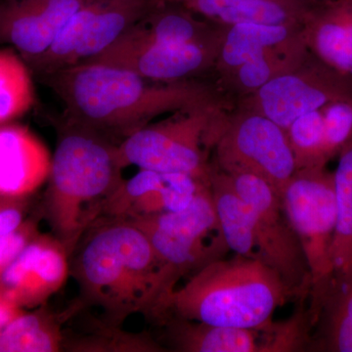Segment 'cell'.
Here are the masks:
<instances>
[{
  "label": "cell",
  "instance_id": "cell-30",
  "mask_svg": "<svg viewBox=\"0 0 352 352\" xmlns=\"http://www.w3.org/2000/svg\"><path fill=\"white\" fill-rule=\"evenodd\" d=\"M30 197L0 196V236L12 232L29 217Z\"/></svg>",
  "mask_w": 352,
  "mask_h": 352
},
{
  "label": "cell",
  "instance_id": "cell-8",
  "mask_svg": "<svg viewBox=\"0 0 352 352\" xmlns=\"http://www.w3.org/2000/svg\"><path fill=\"white\" fill-rule=\"evenodd\" d=\"M164 0H91L76 11L50 50L28 64L39 78L100 55Z\"/></svg>",
  "mask_w": 352,
  "mask_h": 352
},
{
  "label": "cell",
  "instance_id": "cell-25",
  "mask_svg": "<svg viewBox=\"0 0 352 352\" xmlns=\"http://www.w3.org/2000/svg\"><path fill=\"white\" fill-rule=\"evenodd\" d=\"M333 171L337 226L332 245L335 275L352 270V144L339 157Z\"/></svg>",
  "mask_w": 352,
  "mask_h": 352
},
{
  "label": "cell",
  "instance_id": "cell-23",
  "mask_svg": "<svg viewBox=\"0 0 352 352\" xmlns=\"http://www.w3.org/2000/svg\"><path fill=\"white\" fill-rule=\"evenodd\" d=\"M210 189L219 234L227 249L240 256L258 258L251 210L234 187L230 176L212 166Z\"/></svg>",
  "mask_w": 352,
  "mask_h": 352
},
{
  "label": "cell",
  "instance_id": "cell-6",
  "mask_svg": "<svg viewBox=\"0 0 352 352\" xmlns=\"http://www.w3.org/2000/svg\"><path fill=\"white\" fill-rule=\"evenodd\" d=\"M281 196L311 275L307 312L314 325L321 300L335 276L332 245L337 208L333 173L326 166L298 170Z\"/></svg>",
  "mask_w": 352,
  "mask_h": 352
},
{
  "label": "cell",
  "instance_id": "cell-14",
  "mask_svg": "<svg viewBox=\"0 0 352 352\" xmlns=\"http://www.w3.org/2000/svg\"><path fill=\"white\" fill-rule=\"evenodd\" d=\"M207 185L184 173L140 170L122 180L106 201L100 217L131 221L177 212L189 206Z\"/></svg>",
  "mask_w": 352,
  "mask_h": 352
},
{
  "label": "cell",
  "instance_id": "cell-32",
  "mask_svg": "<svg viewBox=\"0 0 352 352\" xmlns=\"http://www.w3.org/2000/svg\"><path fill=\"white\" fill-rule=\"evenodd\" d=\"M296 1L300 2V3L303 4V6L309 7L311 6H314V4L320 3V2L326 1V0H296Z\"/></svg>",
  "mask_w": 352,
  "mask_h": 352
},
{
  "label": "cell",
  "instance_id": "cell-9",
  "mask_svg": "<svg viewBox=\"0 0 352 352\" xmlns=\"http://www.w3.org/2000/svg\"><path fill=\"white\" fill-rule=\"evenodd\" d=\"M212 145L220 170L258 176L281 195L296 171L286 131L254 111L245 109L230 120H217Z\"/></svg>",
  "mask_w": 352,
  "mask_h": 352
},
{
  "label": "cell",
  "instance_id": "cell-19",
  "mask_svg": "<svg viewBox=\"0 0 352 352\" xmlns=\"http://www.w3.org/2000/svg\"><path fill=\"white\" fill-rule=\"evenodd\" d=\"M303 34L308 52L352 87V0L308 7Z\"/></svg>",
  "mask_w": 352,
  "mask_h": 352
},
{
  "label": "cell",
  "instance_id": "cell-24",
  "mask_svg": "<svg viewBox=\"0 0 352 352\" xmlns=\"http://www.w3.org/2000/svg\"><path fill=\"white\" fill-rule=\"evenodd\" d=\"M101 318L78 333H66L64 351L69 352H164L166 349L147 332L122 330Z\"/></svg>",
  "mask_w": 352,
  "mask_h": 352
},
{
  "label": "cell",
  "instance_id": "cell-16",
  "mask_svg": "<svg viewBox=\"0 0 352 352\" xmlns=\"http://www.w3.org/2000/svg\"><path fill=\"white\" fill-rule=\"evenodd\" d=\"M160 344L177 352H278L276 323L268 328L226 327L168 316Z\"/></svg>",
  "mask_w": 352,
  "mask_h": 352
},
{
  "label": "cell",
  "instance_id": "cell-17",
  "mask_svg": "<svg viewBox=\"0 0 352 352\" xmlns=\"http://www.w3.org/2000/svg\"><path fill=\"white\" fill-rule=\"evenodd\" d=\"M307 53L303 25L245 23L223 27L215 65L228 76L252 60Z\"/></svg>",
  "mask_w": 352,
  "mask_h": 352
},
{
  "label": "cell",
  "instance_id": "cell-5",
  "mask_svg": "<svg viewBox=\"0 0 352 352\" xmlns=\"http://www.w3.org/2000/svg\"><path fill=\"white\" fill-rule=\"evenodd\" d=\"M219 120L214 104L177 112L170 119L148 124L118 145L124 168L184 173L210 184L212 166L204 145L212 144V129Z\"/></svg>",
  "mask_w": 352,
  "mask_h": 352
},
{
  "label": "cell",
  "instance_id": "cell-29",
  "mask_svg": "<svg viewBox=\"0 0 352 352\" xmlns=\"http://www.w3.org/2000/svg\"><path fill=\"white\" fill-rule=\"evenodd\" d=\"M41 219L43 217L38 212L34 217H28L12 232L0 236V276L19 256L25 245L41 233Z\"/></svg>",
  "mask_w": 352,
  "mask_h": 352
},
{
  "label": "cell",
  "instance_id": "cell-18",
  "mask_svg": "<svg viewBox=\"0 0 352 352\" xmlns=\"http://www.w3.org/2000/svg\"><path fill=\"white\" fill-rule=\"evenodd\" d=\"M51 164L47 146L31 129L0 126V196L31 197L47 182Z\"/></svg>",
  "mask_w": 352,
  "mask_h": 352
},
{
  "label": "cell",
  "instance_id": "cell-28",
  "mask_svg": "<svg viewBox=\"0 0 352 352\" xmlns=\"http://www.w3.org/2000/svg\"><path fill=\"white\" fill-rule=\"evenodd\" d=\"M327 162L339 157L352 144V98L338 99L320 109Z\"/></svg>",
  "mask_w": 352,
  "mask_h": 352
},
{
  "label": "cell",
  "instance_id": "cell-20",
  "mask_svg": "<svg viewBox=\"0 0 352 352\" xmlns=\"http://www.w3.org/2000/svg\"><path fill=\"white\" fill-rule=\"evenodd\" d=\"M198 17L230 27L245 23L303 25L308 7L296 0H168Z\"/></svg>",
  "mask_w": 352,
  "mask_h": 352
},
{
  "label": "cell",
  "instance_id": "cell-3",
  "mask_svg": "<svg viewBox=\"0 0 352 352\" xmlns=\"http://www.w3.org/2000/svg\"><path fill=\"white\" fill-rule=\"evenodd\" d=\"M57 131L39 212L72 254L124 178L112 140L65 117Z\"/></svg>",
  "mask_w": 352,
  "mask_h": 352
},
{
  "label": "cell",
  "instance_id": "cell-26",
  "mask_svg": "<svg viewBox=\"0 0 352 352\" xmlns=\"http://www.w3.org/2000/svg\"><path fill=\"white\" fill-rule=\"evenodd\" d=\"M34 103L31 69L13 48H0V124L22 117Z\"/></svg>",
  "mask_w": 352,
  "mask_h": 352
},
{
  "label": "cell",
  "instance_id": "cell-7",
  "mask_svg": "<svg viewBox=\"0 0 352 352\" xmlns=\"http://www.w3.org/2000/svg\"><path fill=\"white\" fill-rule=\"evenodd\" d=\"M127 222L138 227L151 244L161 264L166 298L180 278L221 258L228 250L220 235L210 244L206 243L212 231L219 232L210 185L182 210Z\"/></svg>",
  "mask_w": 352,
  "mask_h": 352
},
{
  "label": "cell",
  "instance_id": "cell-13",
  "mask_svg": "<svg viewBox=\"0 0 352 352\" xmlns=\"http://www.w3.org/2000/svg\"><path fill=\"white\" fill-rule=\"evenodd\" d=\"M69 258L52 233H39L0 276V293L22 309L45 305L68 280Z\"/></svg>",
  "mask_w": 352,
  "mask_h": 352
},
{
  "label": "cell",
  "instance_id": "cell-11",
  "mask_svg": "<svg viewBox=\"0 0 352 352\" xmlns=\"http://www.w3.org/2000/svg\"><path fill=\"white\" fill-rule=\"evenodd\" d=\"M344 98H352L351 85L312 56L252 92L245 109L261 113L286 131L305 113Z\"/></svg>",
  "mask_w": 352,
  "mask_h": 352
},
{
  "label": "cell",
  "instance_id": "cell-21",
  "mask_svg": "<svg viewBox=\"0 0 352 352\" xmlns=\"http://www.w3.org/2000/svg\"><path fill=\"white\" fill-rule=\"evenodd\" d=\"M76 300L62 312H54L47 303L21 312L0 332V352L64 351V324L83 309Z\"/></svg>",
  "mask_w": 352,
  "mask_h": 352
},
{
  "label": "cell",
  "instance_id": "cell-22",
  "mask_svg": "<svg viewBox=\"0 0 352 352\" xmlns=\"http://www.w3.org/2000/svg\"><path fill=\"white\" fill-rule=\"evenodd\" d=\"M308 351L352 352V270L333 276L315 315Z\"/></svg>",
  "mask_w": 352,
  "mask_h": 352
},
{
  "label": "cell",
  "instance_id": "cell-1",
  "mask_svg": "<svg viewBox=\"0 0 352 352\" xmlns=\"http://www.w3.org/2000/svg\"><path fill=\"white\" fill-rule=\"evenodd\" d=\"M41 80L63 103L65 118L117 145L164 113L214 104L200 83L155 82L107 65L78 64Z\"/></svg>",
  "mask_w": 352,
  "mask_h": 352
},
{
  "label": "cell",
  "instance_id": "cell-2",
  "mask_svg": "<svg viewBox=\"0 0 352 352\" xmlns=\"http://www.w3.org/2000/svg\"><path fill=\"white\" fill-rule=\"evenodd\" d=\"M69 276L83 307L122 326L141 314L157 322L164 293L162 267L144 234L124 220L100 217L85 231L69 258Z\"/></svg>",
  "mask_w": 352,
  "mask_h": 352
},
{
  "label": "cell",
  "instance_id": "cell-31",
  "mask_svg": "<svg viewBox=\"0 0 352 352\" xmlns=\"http://www.w3.org/2000/svg\"><path fill=\"white\" fill-rule=\"evenodd\" d=\"M24 310L22 308L16 307L12 302H9L0 293V332L3 330V328L6 327L9 322L15 318L16 316H18Z\"/></svg>",
  "mask_w": 352,
  "mask_h": 352
},
{
  "label": "cell",
  "instance_id": "cell-27",
  "mask_svg": "<svg viewBox=\"0 0 352 352\" xmlns=\"http://www.w3.org/2000/svg\"><path fill=\"white\" fill-rule=\"evenodd\" d=\"M286 132L295 156L296 170L327 166L320 109L296 119Z\"/></svg>",
  "mask_w": 352,
  "mask_h": 352
},
{
  "label": "cell",
  "instance_id": "cell-10",
  "mask_svg": "<svg viewBox=\"0 0 352 352\" xmlns=\"http://www.w3.org/2000/svg\"><path fill=\"white\" fill-rule=\"evenodd\" d=\"M249 205L258 258L276 271L295 300L308 302L311 275L300 240L284 210L281 194L251 173H227Z\"/></svg>",
  "mask_w": 352,
  "mask_h": 352
},
{
  "label": "cell",
  "instance_id": "cell-12",
  "mask_svg": "<svg viewBox=\"0 0 352 352\" xmlns=\"http://www.w3.org/2000/svg\"><path fill=\"white\" fill-rule=\"evenodd\" d=\"M220 41L221 38L208 43L162 44L145 43L124 34L100 55L85 63L126 69L155 82H182L215 64Z\"/></svg>",
  "mask_w": 352,
  "mask_h": 352
},
{
  "label": "cell",
  "instance_id": "cell-4",
  "mask_svg": "<svg viewBox=\"0 0 352 352\" xmlns=\"http://www.w3.org/2000/svg\"><path fill=\"white\" fill-rule=\"evenodd\" d=\"M279 274L256 256L217 258L168 296L157 324L175 316L226 327L264 329L293 300Z\"/></svg>",
  "mask_w": 352,
  "mask_h": 352
},
{
  "label": "cell",
  "instance_id": "cell-15",
  "mask_svg": "<svg viewBox=\"0 0 352 352\" xmlns=\"http://www.w3.org/2000/svg\"><path fill=\"white\" fill-rule=\"evenodd\" d=\"M91 0H0V45L25 63L50 50L72 16Z\"/></svg>",
  "mask_w": 352,
  "mask_h": 352
}]
</instances>
